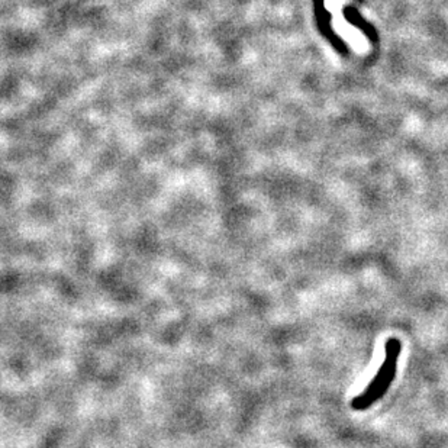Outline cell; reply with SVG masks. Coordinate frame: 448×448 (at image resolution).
Returning a JSON list of instances; mask_svg holds the SVG:
<instances>
[{
	"instance_id": "1",
	"label": "cell",
	"mask_w": 448,
	"mask_h": 448,
	"mask_svg": "<svg viewBox=\"0 0 448 448\" xmlns=\"http://www.w3.org/2000/svg\"><path fill=\"white\" fill-rule=\"evenodd\" d=\"M402 350V344L399 339L390 338L386 344V357L382 367L378 369L374 378L370 382V385L365 389L357 398L353 399V409L355 410H366L371 405H374L378 399H382L389 390L390 385L394 381L396 369H398V361Z\"/></svg>"
}]
</instances>
